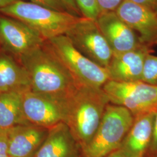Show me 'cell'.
<instances>
[{"label": "cell", "mask_w": 157, "mask_h": 157, "mask_svg": "<svg viewBox=\"0 0 157 157\" xmlns=\"http://www.w3.org/2000/svg\"><path fill=\"white\" fill-rule=\"evenodd\" d=\"M65 35L83 56L107 68L113 53L95 20L80 17Z\"/></svg>", "instance_id": "7"}, {"label": "cell", "mask_w": 157, "mask_h": 157, "mask_svg": "<svg viewBox=\"0 0 157 157\" xmlns=\"http://www.w3.org/2000/svg\"><path fill=\"white\" fill-rule=\"evenodd\" d=\"M18 0H0V9L10 6Z\"/></svg>", "instance_id": "26"}, {"label": "cell", "mask_w": 157, "mask_h": 157, "mask_svg": "<svg viewBox=\"0 0 157 157\" xmlns=\"http://www.w3.org/2000/svg\"><path fill=\"white\" fill-rule=\"evenodd\" d=\"M107 157H125L124 156V154L120 150L112 152L110 155H109Z\"/></svg>", "instance_id": "27"}, {"label": "cell", "mask_w": 157, "mask_h": 157, "mask_svg": "<svg viewBox=\"0 0 157 157\" xmlns=\"http://www.w3.org/2000/svg\"><path fill=\"white\" fill-rule=\"evenodd\" d=\"M0 12L25 23L45 40L65 35L80 17L21 0L1 8Z\"/></svg>", "instance_id": "3"}, {"label": "cell", "mask_w": 157, "mask_h": 157, "mask_svg": "<svg viewBox=\"0 0 157 157\" xmlns=\"http://www.w3.org/2000/svg\"><path fill=\"white\" fill-rule=\"evenodd\" d=\"M49 129L22 124L8 129L9 157H33L48 135Z\"/></svg>", "instance_id": "13"}, {"label": "cell", "mask_w": 157, "mask_h": 157, "mask_svg": "<svg viewBox=\"0 0 157 157\" xmlns=\"http://www.w3.org/2000/svg\"><path fill=\"white\" fill-rule=\"evenodd\" d=\"M46 40L22 21L0 17V45L17 59L43 44Z\"/></svg>", "instance_id": "8"}, {"label": "cell", "mask_w": 157, "mask_h": 157, "mask_svg": "<svg viewBox=\"0 0 157 157\" xmlns=\"http://www.w3.org/2000/svg\"><path fill=\"white\" fill-rule=\"evenodd\" d=\"M109 100L102 88L80 86L65 105L67 124L81 151L98 129Z\"/></svg>", "instance_id": "2"}, {"label": "cell", "mask_w": 157, "mask_h": 157, "mask_svg": "<svg viewBox=\"0 0 157 157\" xmlns=\"http://www.w3.org/2000/svg\"><path fill=\"white\" fill-rule=\"evenodd\" d=\"M23 108L29 124L47 129L63 122L65 105L28 90L23 94Z\"/></svg>", "instance_id": "9"}, {"label": "cell", "mask_w": 157, "mask_h": 157, "mask_svg": "<svg viewBox=\"0 0 157 157\" xmlns=\"http://www.w3.org/2000/svg\"><path fill=\"white\" fill-rule=\"evenodd\" d=\"M151 48L141 45L135 50L113 54L107 69L109 80L118 82L141 81L146 56Z\"/></svg>", "instance_id": "12"}, {"label": "cell", "mask_w": 157, "mask_h": 157, "mask_svg": "<svg viewBox=\"0 0 157 157\" xmlns=\"http://www.w3.org/2000/svg\"><path fill=\"white\" fill-rule=\"evenodd\" d=\"M135 118L128 109L109 103L95 134L81 157H107L120 149Z\"/></svg>", "instance_id": "4"}, {"label": "cell", "mask_w": 157, "mask_h": 157, "mask_svg": "<svg viewBox=\"0 0 157 157\" xmlns=\"http://www.w3.org/2000/svg\"><path fill=\"white\" fill-rule=\"evenodd\" d=\"M155 112L147 113L135 118L119 149L124 157L146 156L151 142Z\"/></svg>", "instance_id": "14"}, {"label": "cell", "mask_w": 157, "mask_h": 157, "mask_svg": "<svg viewBox=\"0 0 157 157\" xmlns=\"http://www.w3.org/2000/svg\"><path fill=\"white\" fill-rule=\"evenodd\" d=\"M46 41L79 86L102 88L109 80L107 69L83 56L66 35Z\"/></svg>", "instance_id": "5"}, {"label": "cell", "mask_w": 157, "mask_h": 157, "mask_svg": "<svg viewBox=\"0 0 157 157\" xmlns=\"http://www.w3.org/2000/svg\"><path fill=\"white\" fill-rule=\"evenodd\" d=\"M28 90L30 82L26 69L11 56L0 54V93Z\"/></svg>", "instance_id": "16"}, {"label": "cell", "mask_w": 157, "mask_h": 157, "mask_svg": "<svg viewBox=\"0 0 157 157\" xmlns=\"http://www.w3.org/2000/svg\"><path fill=\"white\" fill-rule=\"evenodd\" d=\"M148 151H150L154 153L157 152V111L155 115L151 142Z\"/></svg>", "instance_id": "25"}, {"label": "cell", "mask_w": 157, "mask_h": 157, "mask_svg": "<svg viewBox=\"0 0 157 157\" xmlns=\"http://www.w3.org/2000/svg\"><path fill=\"white\" fill-rule=\"evenodd\" d=\"M130 2L143 6L151 10L157 12V0H128Z\"/></svg>", "instance_id": "24"}, {"label": "cell", "mask_w": 157, "mask_h": 157, "mask_svg": "<svg viewBox=\"0 0 157 157\" xmlns=\"http://www.w3.org/2000/svg\"><path fill=\"white\" fill-rule=\"evenodd\" d=\"M8 129L0 128V157H9Z\"/></svg>", "instance_id": "22"}, {"label": "cell", "mask_w": 157, "mask_h": 157, "mask_svg": "<svg viewBox=\"0 0 157 157\" xmlns=\"http://www.w3.org/2000/svg\"><path fill=\"white\" fill-rule=\"evenodd\" d=\"M21 92L0 93V128L8 129L17 125L31 124L24 115Z\"/></svg>", "instance_id": "17"}, {"label": "cell", "mask_w": 157, "mask_h": 157, "mask_svg": "<svg viewBox=\"0 0 157 157\" xmlns=\"http://www.w3.org/2000/svg\"><path fill=\"white\" fill-rule=\"evenodd\" d=\"M81 157V155H80V156H79V157Z\"/></svg>", "instance_id": "28"}, {"label": "cell", "mask_w": 157, "mask_h": 157, "mask_svg": "<svg viewBox=\"0 0 157 157\" xmlns=\"http://www.w3.org/2000/svg\"><path fill=\"white\" fill-rule=\"evenodd\" d=\"M109 102L128 109L134 118L157 111V86L142 81H108L102 87Z\"/></svg>", "instance_id": "6"}, {"label": "cell", "mask_w": 157, "mask_h": 157, "mask_svg": "<svg viewBox=\"0 0 157 157\" xmlns=\"http://www.w3.org/2000/svg\"><path fill=\"white\" fill-rule=\"evenodd\" d=\"M17 59L28 74L30 90L36 93L65 105L79 87L47 41Z\"/></svg>", "instance_id": "1"}, {"label": "cell", "mask_w": 157, "mask_h": 157, "mask_svg": "<svg viewBox=\"0 0 157 157\" xmlns=\"http://www.w3.org/2000/svg\"><path fill=\"white\" fill-rule=\"evenodd\" d=\"M146 157V156H145V157Z\"/></svg>", "instance_id": "29"}, {"label": "cell", "mask_w": 157, "mask_h": 157, "mask_svg": "<svg viewBox=\"0 0 157 157\" xmlns=\"http://www.w3.org/2000/svg\"><path fill=\"white\" fill-rule=\"evenodd\" d=\"M81 149L67 124L49 129L45 140L33 157H78Z\"/></svg>", "instance_id": "15"}, {"label": "cell", "mask_w": 157, "mask_h": 157, "mask_svg": "<svg viewBox=\"0 0 157 157\" xmlns=\"http://www.w3.org/2000/svg\"><path fill=\"white\" fill-rule=\"evenodd\" d=\"M141 81L157 86V56L151 53L146 56Z\"/></svg>", "instance_id": "18"}, {"label": "cell", "mask_w": 157, "mask_h": 157, "mask_svg": "<svg viewBox=\"0 0 157 157\" xmlns=\"http://www.w3.org/2000/svg\"><path fill=\"white\" fill-rule=\"evenodd\" d=\"M65 8L67 12L73 15L78 17H82L81 13L78 10V7L74 0H60Z\"/></svg>", "instance_id": "23"}, {"label": "cell", "mask_w": 157, "mask_h": 157, "mask_svg": "<svg viewBox=\"0 0 157 157\" xmlns=\"http://www.w3.org/2000/svg\"><path fill=\"white\" fill-rule=\"evenodd\" d=\"M30 2L57 11L68 12L60 0H30Z\"/></svg>", "instance_id": "21"}, {"label": "cell", "mask_w": 157, "mask_h": 157, "mask_svg": "<svg viewBox=\"0 0 157 157\" xmlns=\"http://www.w3.org/2000/svg\"><path fill=\"white\" fill-rule=\"evenodd\" d=\"M116 12L137 33L142 44L151 48L157 45V12L124 0Z\"/></svg>", "instance_id": "11"}, {"label": "cell", "mask_w": 157, "mask_h": 157, "mask_svg": "<svg viewBox=\"0 0 157 157\" xmlns=\"http://www.w3.org/2000/svg\"><path fill=\"white\" fill-rule=\"evenodd\" d=\"M95 21L113 54L133 50L143 45L138 35L116 12L101 13Z\"/></svg>", "instance_id": "10"}, {"label": "cell", "mask_w": 157, "mask_h": 157, "mask_svg": "<svg viewBox=\"0 0 157 157\" xmlns=\"http://www.w3.org/2000/svg\"><path fill=\"white\" fill-rule=\"evenodd\" d=\"M124 0H96L100 13L108 12H116Z\"/></svg>", "instance_id": "20"}, {"label": "cell", "mask_w": 157, "mask_h": 157, "mask_svg": "<svg viewBox=\"0 0 157 157\" xmlns=\"http://www.w3.org/2000/svg\"><path fill=\"white\" fill-rule=\"evenodd\" d=\"M81 13L82 17L96 20L100 14L96 0H74Z\"/></svg>", "instance_id": "19"}]
</instances>
